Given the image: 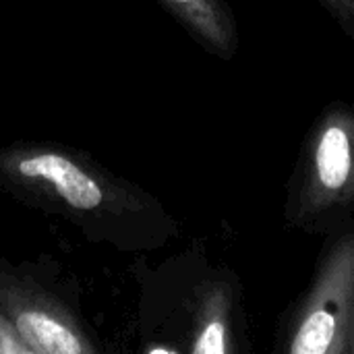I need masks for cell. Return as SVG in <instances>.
<instances>
[{
  "instance_id": "obj_7",
  "label": "cell",
  "mask_w": 354,
  "mask_h": 354,
  "mask_svg": "<svg viewBox=\"0 0 354 354\" xmlns=\"http://www.w3.org/2000/svg\"><path fill=\"white\" fill-rule=\"evenodd\" d=\"M334 21L344 29V33L354 39V0H317Z\"/></svg>"
},
{
  "instance_id": "obj_8",
  "label": "cell",
  "mask_w": 354,
  "mask_h": 354,
  "mask_svg": "<svg viewBox=\"0 0 354 354\" xmlns=\"http://www.w3.org/2000/svg\"><path fill=\"white\" fill-rule=\"evenodd\" d=\"M0 354H31L25 342L19 338L12 324L0 311Z\"/></svg>"
},
{
  "instance_id": "obj_5",
  "label": "cell",
  "mask_w": 354,
  "mask_h": 354,
  "mask_svg": "<svg viewBox=\"0 0 354 354\" xmlns=\"http://www.w3.org/2000/svg\"><path fill=\"white\" fill-rule=\"evenodd\" d=\"M0 311L31 354H95L102 344L54 274L0 255Z\"/></svg>"
},
{
  "instance_id": "obj_4",
  "label": "cell",
  "mask_w": 354,
  "mask_h": 354,
  "mask_svg": "<svg viewBox=\"0 0 354 354\" xmlns=\"http://www.w3.org/2000/svg\"><path fill=\"white\" fill-rule=\"evenodd\" d=\"M354 319V220L324 236L307 290L282 313L276 354H348Z\"/></svg>"
},
{
  "instance_id": "obj_6",
  "label": "cell",
  "mask_w": 354,
  "mask_h": 354,
  "mask_svg": "<svg viewBox=\"0 0 354 354\" xmlns=\"http://www.w3.org/2000/svg\"><path fill=\"white\" fill-rule=\"evenodd\" d=\"M162 8L212 56L232 60L241 50L236 15L228 0H158Z\"/></svg>"
},
{
  "instance_id": "obj_2",
  "label": "cell",
  "mask_w": 354,
  "mask_h": 354,
  "mask_svg": "<svg viewBox=\"0 0 354 354\" xmlns=\"http://www.w3.org/2000/svg\"><path fill=\"white\" fill-rule=\"evenodd\" d=\"M141 284L137 328L143 353L243 354L251 351L243 284L195 247L153 270Z\"/></svg>"
},
{
  "instance_id": "obj_1",
  "label": "cell",
  "mask_w": 354,
  "mask_h": 354,
  "mask_svg": "<svg viewBox=\"0 0 354 354\" xmlns=\"http://www.w3.org/2000/svg\"><path fill=\"white\" fill-rule=\"evenodd\" d=\"M0 193L120 253H151L180 234L176 218L153 193L85 149L50 139H19L0 147Z\"/></svg>"
},
{
  "instance_id": "obj_3",
  "label": "cell",
  "mask_w": 354,
  "mask_h": 354,
  "mask_svg": "<svg viewBox=\"0 0 354 354\" xmlns=\"http://www.w3.org/2000/svg\"><path fill=\"white\" fill-rule=\"evenodd\" d=\"M354 220V104L330 102L309 127L286 185L284 224L326 236Z\"/></svg>"
},
{
  "instance_id": "obj_9",
  "label": "cell",
  "mask_w": 354,
  "mask_h": 354,
  "mask_svg": "<svg viewBox=\"0 0 354 354\" xmlns=\"http://www.w3.org/2000/svg\"><path fill=\"white\" fill-rule=\"evenodd\" d=\"M348 354H354V319L351 326V338H348Z\"/></svg>"
}]
</instances>
